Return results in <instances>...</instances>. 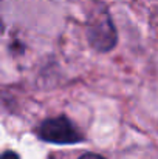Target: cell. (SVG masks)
<instances>
[{
	"label": "cell",
	"mask_w": 158,
	"mask_h": 159,
	"mask_svg": "<svg viewBox=\"0 0 158 159\" xmlns=\"http://www.w3.org/2000/svg\"><path fill=\"white\" fill-rule=\"evenodd\" d=\"M37 134L44 141L53 144H73L82 141V134L67 117H54L45 120L39 127Z\"/></svg>",
	"instance_id": "obj_1"
},
{
	"label": "cell",
	"mask_w": 158,
	"mask_h": 159,
	"mask_svg": "<svg viewBox=\"0 0 158 159\" xmlns=\"http://www.w3.org/2000/svg\"><path fill=\"white\" fill-rule=\"evenodd\" d=\"M0 159H19V156L16 155V153H12V152H6V153H3Z\"/></svg>",
	"instance_id": "obj_3"
},
{
	"label": "cell",
	"mask_w": 158,
	"mask_h": 159,
	"mask_svg": "<svg viewBox=\"0 0 158 159\" xmlns=\"http://www.w3.org/2000/svg\"><path fill=\"white\" fill-rule=\"evenodd\" d=\"M79 159H104L103 156H99V155H93V153H87V155H84V156H81Z\"/></svg>",
	"instance_id": "obj_4"
},
{
	"label": "cell",
	"mask_w": 158,
	"mask_h": 159,
	"mask_svg": "<svg viewBox=\"0 0 158 159\" xmlns=\"http://www.w3.org/2000/svg\"><path fill=\"white\" fill-rule=\"evenodd\" d=\"M89 37L92 45L99 51H108L116 43V33L113 28V23L107 14H99L95 17L92 28L89 31Z\"/></svg>",
	"instance_id": "obj_2"
}]
</instances>
